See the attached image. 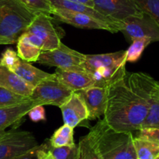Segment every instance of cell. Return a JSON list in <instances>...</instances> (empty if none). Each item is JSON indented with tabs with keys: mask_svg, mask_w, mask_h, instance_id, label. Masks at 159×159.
<instances>
[{
	"mask_svg": "<svg viewBox=\"0 0 159 159\" xmlns=\"http://www.w3.org/2000/svg\"><path fill=\"white\" fill-rule=\"evenodd\" d=\"M78 159H99L88 135L84 136L79 140L78 144Z\"/></svg>",
	"mask_w": 159,
	"mask_h": 159,
	"instance_id": "cell-28",
	"label": "cell"
},
{
	"mask_svg": "<svg viewBox=\"0 0 159 159\" xmlns=\"http://www.w3.org/2000/svg\"><path fill=\"white\" fill-rule=\"evenodd\" d=\"M85 55L79 52L61 42L58 48L51 51H42L36 62L62 70H80Z\"/></svg>",
	"mask_w": 159,
	"mask_h": 159,
	"instance_id": "cell-5",
	"label": "cell"
},
{
	"mask_svg": "<svg viewBox=\"0 0 159 159\" xmlns=\"http://www.w3.org/2000/svg\"><path fill=\"white\" fill-rule=\"evenodd\" d=\"M30 97L23 96L19 94L14 93L11 90L0 87V107L16 105L30 101Z\"/></svg>",
	"mask_w": 159,
	"mask_h": 159,
	"instance_id": "cell-26",
	"label": "cell"
},
{
	"mask_svg": "<svg viewBox=\"0 0 159 159\" xmlns=\"http://www.w3.org/2000/svg\"><path fill=\"white\" fill-rule=\"evenodd\" d=\"M52 15H54V17L57 20H60L63 23L72 25L75 27L105 30V31H110L111 33L117 32L114 28L112 27L105 22L97 20V19L89 15H87V14L65 10V9H53Z\"/></svg>",
	"mask_w": 159,
	"mask_h": 159,
	"instance_id": "cell-11",
	"label": "cell"
},
{
	"mask_svg": "<svg viewBox=\"0 0 159 159\" xmlns=\"http://www.w3.org/2000/svg\"><path fill=\"white\" fill-rule=\"evenodd\" d=\"M45 146L55 159H78V145L54 147L48 142L45 143Z\"/></svg>",
	"mask_w": 159,
	"mask_h": 159,
	"instance_id": "cell-25",
	"label": "cell"
},
{
	"mask_svg": "<svg viewBox=\"0 0 159 159\" xmlns=\"http://www.w3.org/2000/svg\"><path fill=\"white\" fill-rule=\"evenodd\" d=\"M69 1L75 2L82 3V4L86 5V6H90V7L93 8V0H69Z\"/></svg>",
	"mask_w": 159,
	"mask_h": 159,
	"instance_id": "cell-35",
	"label": "cell"
},
{
	"mask_svg": "<svg viewBox=\"0 0 159 159\" xmlns=\"http://www.w3.org/2000/svg\"><path fill=\"white\" fill-rule=\"evenodd\" d=\"M39 148H40V145H37L35 147L26 151L24 154L17 156L13 159H38L37 152H38Z\"/></svg>",
	"mask_w": 159,
	"mask_h": 159,
	"instance_id": "cell-32",
	"label": "cell"
},
{
	"mask_svg": "<svg viewBox=\"0 0 159 159\" xmlns=\"http://www.w3.org/2000/svg\"><path fill=\"white\" fill-rule=\"evenodd\" d=\"M36 105H45V104L41 101L31 99L16 105L0 107V130H5L9 126L18 123Z\"/></svg>",
	"mask_w": 159,
	"mask_h": 159,
	"instance_id": "cell-15",
	"label": "cell"
},
{
	"mask_svg": "<svg viewBox=\"0 0 159 159\" xmlns=\"http://www.w3.org/2000/svg\"><path fill=\"white\" fill-rule=\"evenodd\" d=\"M28 116L34 123L46 120V115L43 105H36L33 107L27 113Z\"/></svg>",
	"mask_w": 159,
	"mask_h": 159,
	"instance_id": "cell-31",
	"label": "cell"
},
{
	"mask_svg": "<svg viewBox=\"0 0 159 159\" xmlns=\"http://www.w3.org/2000/svg\"><path fill=\"white\" fill-rule=\"evenodd\" d=\"M27 9L35 15L44 13L52 15L53 8L50 0H18Z\"/></svg>",
	"mask_w": 159,
	"mask_h": 159,
	"instance_id": "cell-24",
	"label": "cell"
},
{
	"mask_svg": "<svg viewBox=\"0 0 159 159\" xmlns=\"http://www.w3.org/2000/svg\"><path fill=\"white\" fill-rule=\"evenodd\" d=\"M144 13L150 16L159 25V0H133Z\"/></svg>",
	"mask_w": 159,
	"mask_h": 159,
	"instance_id": "cell-27",
	"label": "cell"
},
{
	"mask_svg": "<svg viewBox=\"0 0 159 159\" xmlns=\"http://www.w3.org/2000/svg\"><path fill=\"white\" fill-rule=\"evenodd\" d=\"M60 108L65 124L73 129L89 118L88 108L79 92H73Z\"/></svg>",
	"mask_w": 159,
	"mask_h": 159,
	"instance_id": "cell-12",
	"label": "cell"
},
{
	"mask_svg": "<svg viewBox=\"0 0 159 159\" xmlns=\"http://www.w3.org/2000/svg\"><path fill=\"white\" fill-rule=\"evenodd\" d=\"M137 137L150 140L159 144V128L144 127L138 130Z\"/></svg>",
	"mask_w": 159,
	"mask_h": 159,
	"instance_id": "cell-30",
	"label": "cell"
},
{
	"mask_svg": "<svg viewBox=\"0 0 159 159\" xmlns=\"http://www.w3.org/2000/svg\"><path fill=\"white\" fill-rule=\"evenodd\" d=\"M87 135L99 159H138L133 132L114 130L103 118L92 126Z\"/></svg>",
	"mask_w": 159,
	"mask_h": 159,
	"instance_id": "cell-2",
	"label": "cell"
},
{
	"mask_svg": "<svg viewBox=\"0 0 159 159\" xmlns=\"http://www.w3.org/2000/svg\"><path fill=\"white\" fill-rule=\"evenodd\" d=\"M134 146L138 159H155L159 155V144L155 142L135 137Z\"/></svg>",
	"mask_w": 159,
	"mask_h": 159,
	"instance_id": "cell-20",
	"label": "cell"
},
{
	"mask_svg": "<svg viewBox=\"0 0 159 159\" xmlns=\"http://www.w3.org/2000/svg\"><path fill=\"white\" fill-rule=\"evenodd\" d=\"M48 142L54 147L75 145L74 129L67 125H63L53 133Z\"/></svg>",
	"mask_w": 159,
	"mask_h": 159,
	"instance_id": "cell-21",
	"label": "cell"
},
{
	"mask_svg": "<svg viewBox=\"0 0 159 159\" xmlns=\"http://www.w3.org/2000/svg\"><path fill=\"white\" fill-rule=\"evenodd\" d=\"M152 43L148 38H138L132 41V44L126 51V62H135L140 59L144 49Z\"/></svg>",
	"mask_w": 159,
	"mask_h": 159,
	"instance_id": "cell-22",
	"label": "cell"
},
{
	"mask_svg": "<svg viewBox=\"0 0 159 159\" xmlns=\"http://www.w3.org/2000/svg\"><path fill=\"white\" fill-rule=\"evenodd\" d=\"M17 55L20 59L26 62H37L42 50L33 45L25 37L23 34L16 41Z\"/></svg>",
	"mask_w": 159,
	"mask_h": 159,
	"instance_id": "cell-19",
	"label": "cell"
},
{
	"mask_svg": "<svg viewBox=\"0 0 159 159\" xmlns=\"http://www.w3.org/2000/svg\"><path fill=\"white\" fill-rule=\"evenodd\" d=\"M26 31L34 34L43 41V51L56 49L61 42L60 34L52 23V18L47 14H37Z\"/></svg>",
	"mask_w": 159,
	"mask_h": 159,
	"instance_id": "cell-10",
	"label": "cell"
},
{
	"mask_svg": "<svg viewBox=\"0 0 159 159\" xmlns=\"http://www.w3.org/2000/svg\"><path fill=\"white\" fill-rule=\"evenodd\" d=\"M38 159H55L49 151H48L45 146V143L40 145V148L37 152Z\"/></svg>",
	"mask_w": 159,
	"mask_h": 159,
	"instance_id": "cell-34",
	"label": "cell"
},
{
	"mask_svg": "<svg viewBox=\"0 0 159 159\" xmlns=\"http://www.w3.org/2000/svg\"><path fill=\"white\" fill-rule=\"evenodd\" d=\"M14 73H16L25 82L33 87H37L38 84L46 80L54 79L56 77L55 73H48L42 71L40 69H37V67L30 64V62H26L22 59Z\"/></svg>",
	"mask_w": 159,
	"mask_h": 159,
	"instance_id": "cell-18",
	"label": "cell"
},
{
	"mask_svg": "<svg viewBox=\"0 0 159 159\" xmlns=\"http://www.w3.org/2000/svg\"><path fill=\"white\" fill-rule=\"evenodd\" d=\"M155 159H159V155H158V157H156V158H155Z\"/></svg>",
	"mask_w": 159,
	"mask_h": 159,
	"instance_id": "cell-37",
	"label": "cell"
},
{
	"mask_svg": "<svg viewBox=\"0 0 159 159\" xmlns=\"http://www.w3.org/2000/svg\"><path fill=\"white\" fill-rule=\"evenodd\" d=\"M35 16L18 0H0V45L16 43Z\"/></svg>",
	"mask_w": 159,
	"mask_h": 159,
	"instance_id": "cell-4",
	"label": "cell"
},
{
	"mask_svg": "<svg viewBox=\"0 0 159 159\" xmlns=\"http://www.w3.org/2000/svg\"><path fill=\"white\" fill-rule=\"evenodd\" d=\"M51 6L53 9H65V10L72 11V12H81V13L87 14L97 20H101L102 22H105L107 24L111 26L114 28L116 31H120L121 29V23H116L113 22V20L107 18L99 12L93 9V7L86 6V5L82 4V3L75 2L69 1V0H50Z\"/></svg>",
	"mask_w": 159,
	"mask_h": 159,
	"instance_id": "cell-16",
	"label": "cell"
},
{
	"mask_svg": "<svg viewBox=\"0 0 159 159\" xmlns=\"http://www.w3.org/2000/svg\"><path fill=\"white\" fill-rule=\"evenodd\" d=\"M72 93V90L59 82L55 77L46 80L34 87L30 98L43 101L45 105H54L60 108Z\"/></svg>",
	"mask_w": 159,
	"mask_h": 159,
	"instance_id": "cell-8",
	"label": "cell"
},
{
	"mask_svg": "<svg viewBox=\"0 0 159 159\" xmlns=\"http://www.w3.org/2000/svg\"><path fill=\"white\" fill-rule=\"evenodd\" d=\"M158 81L144 73L126 72L107 87L106 123L119 132L138 131L148 114Z\"/></svg>",
	"mask_w": 159,
	"mask_h": 159,
	"instance_id": "cell-1",
	"label": "cell"
},
{
	"mask_svg": "<svg viewBox=\"0 0 159 159\" xmlns=\"http://www.w3.org/2000/svg\"><path fill=\"white\" fill-rule=\"evenodd\" d=\"M54 73L57 80L73 92H79L96 86L93 76L84 70H62L57 68Z\"/></svg>",
	"mask_w": 159,
	"mask_h": 159,
	"instance_id": "cell-14",
	"label": "cell"
},
{
	"mask_svg": "<svg viewBox=\"0 0 159 159\" xmlns=\"http://www.w3.org/2000/svg\"><path fill=\"white\" fill-rule=\"evenodd\" d=\"M9 131H6V130H0V140L2 138H3L4 137H6L8 133H9Z\"/></svg>",
	"mask_w": 159,
	"mask_h": 159,
	"instance_id": "cell-36",
	"label": "cell"
},
{
	"mask_svg": "<svg viewBox=\"0 0 159 159\" xmlns=\"http://www.w3.org/2000/svg\"><path fill=\"white\" fill-rule=\"evenodd\" d=\"M23 34L25 36V37H26V38L30 42H31L33 45H36L37 47L40 48V49L43 51V43L38 37H37L36 35H34V34H30V33H29V32H26V31H25Z\"/></svg>",
	"mask_w": 159,
	"mask_h": 159,
	"instance_id": "cell-33",
	"label": "cell"
},
{
	"mask_svg": "<svg viewBox=\"0 0 159 159\" xmlns=\"http://www.w3.org/2000/svg\"><path fill=\"white\" fill-rule=\"evenodd\" d=\"M93 9L116 23L142 12L133 0H93Z\"/></svg>",
	"mask_w": 159,
	"mask_h": 159,
	"instance_id": "cell-9",
	"label": "cell"
},
{
	"mask_svg": "<svg viewBox=\"0 0 159 159\" xmlns=\"http://www.w3.org/2000/svg\"><path fill=\"white\" fill-rule=\"evenodd\" d=\"M37 145V139L31 132L10 130L0 140V159H13Z\"/></svg>",
	"mask_w": 159,
	"mask_h": 159,
	"instance_id": "cell-7",
	"label": "cell"
},
{
	"mask_svg": "<svg viewBox=\"0 0 159 159\" xmlns=\"http://www.w3.org/2000/svg\"><path fill=\"white\" fill-rule=\"evenodd\" d=\"M144 127L159 128V83L154 93L148 114L141 126V128Z\"/></svg>",
	"mask_w": 159,
	"mask_h": 159,
	"instance_id": "cell-23",
	"label": "cell"
},
{
	"mask_svg": "<svg viewBox=\"0 0 159 159\" xmlns=\"http://www.w3.org/2000/svg\"><path fill=\"white\" fill-rule=\"evenodd\" d=\"M126 51L85 55L82 68L89 73L96 86L107 87L126 73Z\"/></svg>",
	"mask_w": 159,
	"mask_h": 159,
	"instance_id": "cell-3",
	"label": "cell"
},
{
	"mask_svg": "<svg viewBox=\"0 0 159 159\" xmlns=\"http://www.w3.org/2000/svg\"><path fill=\"white\" fill-rule=\"evenodd\" d=\"M21 59L18 56L17 53L11 48H7L2 54L0 59V65L5 66L8 70L14 72L20 65Z\"/></svg>",
	"mask_w": 159,
	"mask_h": 159,
	"instance_id": "cell-29",
	"label": "cell"
},
{
	"mask_svg": "<svg viewBox=\"0 0 159 159\" xmlns=\"http://www.w3.org/2000/svg\"><path fill=\"white\" fill-rule=\"evenodd\" d=\"M79 92L88 108V119H96L104 115L107 108V87L93 86Z\"/></svg>",
	"mask_w": 159,
	"mask_h": 159,
	"instance_id": "cell-13",
	"label": "cell"
},
{
	"mask_svg": "<svg viewBox=\"0 0 159 159\" xmlns=\"http://www.w3.org/2000/svg\"><path fill=\"white\" fill-rule=\"evenodd\" d=\"M0 87L30 98L34 88L25 82L16 73L2 65H0Z\"/></svg>",
	"mask_w": 159,
	"mask_h": 159,
	"instance_id": "cell-17",
	"label": "cell"
},
{
	"mask_svg": "<svg viewBox=\"0 0 159 159\" xmlns=\"http://www.w3.org/2000/svg\"><path fill=\"white\" fill-rule=\"evenodd\" d=\"M131 41L148 38L152 42L159 41V25L144 12L131 16L121 21L120 31Z\"/></svg>",
	"mask_w": 159,
	"mask_h": 159,
	"instance_id": "cell-6",
	"label": "cell"
}]
</instances>
